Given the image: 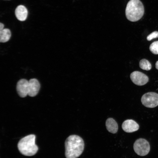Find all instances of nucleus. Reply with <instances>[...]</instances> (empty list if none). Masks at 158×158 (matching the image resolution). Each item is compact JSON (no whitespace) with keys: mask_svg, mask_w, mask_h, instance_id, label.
<instances>
[{"mask_svg":"<svg viewBox=\"0 0 158 158\" xmlns=\"http://www.w3.org/2000/svg\"><path fill=\"white\" fill-rule=\"evenodd\" d=\"M65 146L66 158H77L84 150V143L80 137L73 135L67 138L65 142Z\"/></svg>","mask_w":158,"mask_h":158,"instance_id":"nucleus-1","label":"nucleus"},{"mask_svg":"<svg viewBox=\"0 0 158 158\" xmlns=\"http://www.w3.org/2000/svg\"><path fill=\"white\" fill-rule=\"evenodd\" d=\"M40 88V83L35 78L31 79L29 81L24 79H20L16 85L18 93L21 97H25L27 95L31 97L35 96Z\"/></svg>","mask_w":158,"mask_h":158,"instance_id":"nucleus-2","label":"nucleus"},{"mask_svg":"<svg viewBox=\"0 0 158 158\" xmlns=\"http://www.w3.org/2000/svg\"><path fill=\"white\" fill-rule=\"evenodd\" d=\"M36 137L34 134H30L21 138L18 144V148L23 155L31 156L37 152L38 147L35 144Z\"/></svg>","mask_w":158,"mask_h":158,"instance_id":"nucleus-3","label":"nucleus"},{"mask_svg":"<svg viewBox=\"0 0 158 158\" xmlns=\"http://www.w3.org/2000/svg\"><path fill=\"white\" fill-rule=\"evenodd\" d=\"M144 13V8L140 0H130L127 4L125 11L126 18L132 22L140 19Z\"/></svg>","mask_w":158,"mask_h":158,"instance_id":"nucleus-4","label":"nucleus"},{"mask_svg":"<svg viewBox=\"0 0 158 158\" xmlns=\"http://www.w3.org/2000/svg\"><path fill=\"white\" fill-rule=\"evenodd\" d=\"M133 149L135 152L140 156L147 155L150 150V144L146 139L140 138L137 139L133 144Z\"/></svg>","mask_w":158,"mask_h":158,"instance_id":"nucleus-5","label":"nucleus"},{"mask_svg":"<svg viewBox=\"0 0 158 158\" xmlns=\"http://www.w3.org/2000/svg\"><path fill=\"white\" fill-rule=\"evenodd\" d=\"M141 102L145 107L153 108L158 106V94L152 92H148L142 97Z\"/></svg>","mask_w":158,"mask_h":158,"instance_id":"nucleus-6","label":"nucleus"},{"mask_svg":"<svg viewBox=\"0 0 158 158\" xmlns=\"http://www.w3.org/2000/svg\"><path fill=\"white\" fill-rule=\"evenodd\" d=\"M130 78L134 84L138 86L145 85L149 80V78L147 76L138 71H135L131 73Z\"/></svg>","mask_w":158,"mask_h":158,"instance_id":"nucleus-7","label":"nucleus"},{"mask_svg":"<svg viewBox=\"0 0 158 158\" xmlns=\"http://www.w3.org/2000/svg\"><path fill=\"white\" fill-rule=\"evenodd\" d=\"M122 128L125 132L130 133L138 130L139 126L138 124L134 120L127 119L123 123Z\"/></svg>","mask_w":158,"mask_h":158,"instance_id":"nucleus-8","label":"nucleus"},{"mask_svg":"<svg viewBox=\"0 0 158 158\" xmlns=\"http://www.w3.org/2000/svg\"><path fill=\"white\" fill-rule=\"evenodd\" d=\"M15 14L18 20L20 21H23L26 19L27 17L28 10L24 6L20 5L18 6L16 9Z\"/></svg>","mask_w":158,"mask_h":158,"instance_id":"nucleus-9","label":"nucleus"},{"mask_svg":"<svg viewBox=\"0 0 158 158\" xmlns=\"http://www.w3.org/2000/svg\"><path fill=\"white\" fill-rule=\"evenodd\" d=\"M106 126L108 131L111 133H116L118 131V127L117 123L113 118H108L106 122Z\"/></svg>","mask_w":158,"mask_h":158,"instance_id":"nucleus-10","label":"nucleus"},{"mask_svg":"<svg viewBox=\"0 0 158 158\" xmlns=\"http://www.w3.org/2000/svg\"><path fill=\"white\" fill-rule=\"evenodd\" d=\"M11 35V32L8 29H4L0 30V42H5L8 41L10 39Z\"/></svg>","mask_w":158,"mask_h":158,"instance_id":"nucleus-11","label":"nucleus"},{"mask_svg":"<svg viewBox=\"0 0 158 158\" xmlns=\"http://www.w3.org/2000/svg\"><path fill=\"white\" fill-rule=\"evenodd\" d=\"M139 66L142 69L146 71L150 70L152 67L151 64L150 62L145 59H142L140 61Z\"/></svg>","mask_w":158,"mask_h":158,"instance_id":"nucleus-12","label":"nucleus"},{"mask_svg":"<svg viewBox=\"0 0 158 158\" xmlns=\"http://www.w3.org/2000/svg\"><path fill=\"white\" fill-rule=\"evenodd\" d=\"M150 50L154 54H158V41L154 42L150 45Z\"/></svg>","mask_w":158,"mask_h":158,"instance_id":"nucleus-13","label":"nucleus"},{"mask_svg":"<svg viewBox=\"0 0 158 158\" xmlns=\"http://www.w3.org/2000/svg\"><path fill=\"white\" fill-rule=\"evenodd\" d=\"M158 37V32L154 31L149 35L147 37V39L148 41H150L152 39Z\"/></svg>","mask_w":158,"mask_h":158,"instance_id":"nucleus-14","label":"nucleus"},{"mask_svg":"<svg viewBox=\"0 0 158 158\" xmlns=\"http://www.w3.org/2000/svg\"><path fill=\"white\" fill-rule=\"evenodd\" d=\"M4 25L3 23H0V30H1L4 29Z\"/></svg>","mask_w":158,"mask_h":158,"instance_id":"nucleus-15","label":"nucleus"},{"mask_svg":"<svg viewBox=\"0 0 158 158\" xmlns=\"http://www.w3.org/2000/svg\"><path fill=\"white\" fill-rule=\"evenodd\" d=\"M155 67L158 70V61L156 62L155 63Z\"/></svg>","mask_w":158,"mask_h":158,"instance_id":"nucleus-16","label":"nucleus"}]
</instances>
